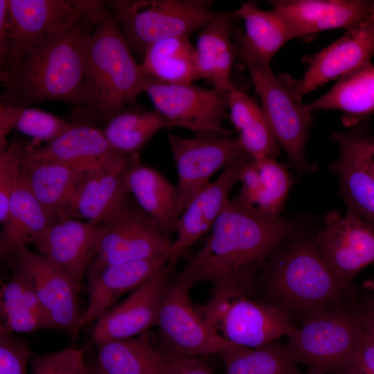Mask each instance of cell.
I'll return each mask as SVG.
<instances>
[{
  "label": "cell",
  "instance_id": "6da1fadb",
  "mask_svg": "<svg viewBox=\"0 0 374 374\" xmlns=\"http://www.w3.org/2000/svg\"><path fill=\"white\" fill-rule=\"evenodd\" d=\"M297 226L230 199L204 246L174 277L190 289L210 283L213 296L248 297L268 258Z\"/></svg>",
  "mask_w": 374,
  "mask_h": 374
},
{
  "label": "cell",
  "instance_id": "7a4b0ae2",
  "mask_svg": "<svg viewBox=\"0 0 374 374\" xmlns=\"http://www.w3.org/2000/svg\"><path fill=\"white\" fill-rule=\"evenodd\" d=\"M97 23L79 21L55 30L33 46L12 70L1 71V104L26 108L57 100L80 107L84 42Z\"/></svg>",
  "mask_w": 374,
  "mask_h": 374
},
{
  "label": "cell",
  "instance_id": "3957f363",
  "mask_svg": "<svg viewBox=\"0 0 374 374\" xmlns=\"http://www.w3.org/2000/svg\"><path fill=\"white\" fill-rule=\"evenodd\" d=\"M283 242L264 265L255 287L268 304L306 320L340 308L346 288L321 258L314 240Z\"/></svg>",
  "mask_w": 374,
  "mask_h": 374
},
{
  "label": "cell",
  "instance_id": "277c9868",
  "mask_svg": "<svg viewBox=\"0 0 374 374\" xmlns=\"http://www.w3.org/2000/svg\"><path fill=\"white\" fill-rule=\"evenodd\" d=\"M148 75L108 6L84 42L82 112L107 123L142 92Z\"/></svg>",
  "mask_w": 374,
  "mask_h": 374
},
{
  "label": "cell",
  "instance_id": "5b68a950",
  "mask_svg": "<svg viewBox=\"0 0 374 374\" xmlns=\"http://www.w3.org/2000/svg\"><path fill=\"white\" fill-rule=\"evenodd\" d=\"M237 55L247 67L260 100V106L278 145L300 174L316 169L305 156L312 113L301 103L296 80L287 75H274L270 64L235 46Z\"/></svg>",
  "mask_w": 374,
  "mask_h": 374
},
{
  "label": "cell",
  "instance_id": "8992f818",
  "mask_svg": "<svg viewBox=\"0 0 374 374\" xmlns=\"http://www.w3.org/2000/svg\"><path fill=\"white\" fill-rule=\"evenodd\" d=\"M134 55L143 57L152 44L170 37H186L224 12L208 0H116L107 1Z\"/></svg>",
  "mask_w": 374,
  "mask_h": 374
},
{
  "label": "cell",
  "instance_id": "52a82bcc",
  "mask_svg": "<svg viewBox=\"0 0 374 374\" xmlns=\"http://www.w3.org/2000/svg\"><path fill=\"white\" fill-rule=\"evenodd\" d=\"M287 338L286 346L299 364L344 374L364 335L357 310L342 307L306 320Z\"/></svg>",
  "mask_w": 374,
  "mask_h": 374
},
{
  "label": "cell",
  "instance_id": "ba28073f",
  "mask_svg": "<svg viewBox=\"0 0 374 374\" xmlns=\"http://www.w3.org/2000/svg\"><path fill=\"white\" fill-rule=\"evenodd\" d=\"M96 255L85 276L114 264L168 255L172 240L130 198L100 224Z\"/></svg>",
  "mask_w": 374,
  "mask_h": 374
},
{
  "label": "cell",
  "instance_id": "9c48e42d",
  "mask_svg": "<svg viewBox=\"0 0 374 374\" xmlns=\"http://www.w3.org/2000/svg\"><path fill=\"white\" fill-rule=\"evenodd\" d=\"M195 306L211 327L238 346L262 347L296 329L279 308L248 297L212 296L206 303Z\"/></svg>",
  "mask_w": 374,
  "mask_h": 374
},
{
  "label": "cell",
  "instance_id": "30bf717a",
  "mask_svg": "<svg viewBox=\"0 0 374 374\" xmlns=\"http://www.w3.org/2000/svg\"><path fill=\"white\" fill-rule=\"evenodd\" d=\"M12 51L6 66L12 70L36 44L55 30L79 21L97 23L107 3L93 0H6Z\"/></svg>",
  "mask_w": 374,
  "mask_h": 374
},
{
  "label": "cell",
  "instance_id": "8fae6325",
  "mask_svg": "<svg viewBox=\"0 0 374 374\" xmlns=\"http://www.w3.org/2000/svg\"><path fill=\"white\" fill-rule=\"evenodd\" d=\"M190 290L174 276L163 287L157 325L163 348L190 357L218 355L233 344L206 322L192 303Z\"/></svg>",
  "mask_w": 374,
  "mask_h": 374
},
{
  "label": "cell",
  "instance_id": "7c38bea8",
  "mask_svg": "<svg viewBox=\"0 0 374 374\" xmlns=\"http://www.w3.org/2000/svg\"><path fill=\"white\" fill-rule=\"evenodd\" d=\"M155 109L175 127L197 136H231L222 126L228 112L229 91L192 84H172L148 75L144 88Z\"/></svg>",
  "mask_w": 374,
  "mask_h": 374
},
{
  "label": "cell",
  "instance_id": "4fadbf2b",
  "mask_svg": "<svg viewBox=\"0 0 374 374\" xmlns=\"http://www.w3.org/2000/svg\"><path fill=\"white\" fill-rule=\"evenodd\" d=\"M168 138L178 173L175 188L179 217L217 170L247 154L238 138L231 136L185 138L170 132Z\"/></svg>",
  "mask_w": 374,
  "mask_h": 374
},
{
  "label": "cell",
  "instance_id": "5bb4252c",
  "mask_svg": "<svg viewBox=\"0 0 374 374\" xmlns=\"http://www.w3.org/2000/svg\"><path fill=\"white\" fill-rule=\"evenodd\" d=\"M318 251L346 289L364 268L374 262V227L350 209L326 216L314 238Z\"/></svg>",
  "mask_w": 374,
  "mask_h": 374
},
{
  "label": "cell",
  "instance_id": "9a60e30c",
  "mask_svg": "<svg viewBox=\"0 0 374 374\" xmlns=\"http://www.w3.org/2000/svg\"><path fill=\"white\" fill-rule=\"evenodd\" d=\"M15 265L29 278L38 299L55 329L69 332L75 338L82 326V314L78 305L81 285L39 253L27 248L19 249L13 256Z\"/></svg>",
  "mask_w": 374,
  "mask_h": 374
},
{
  "label": "cell",
  "instance_id": "2e32d148",
  "mask_svg": "<svg viewBox=\"0 0 374 374\" xmlns=\"http://www.w3.org/2000/svg\"><path fill=\"white\" fill-rule=\"evenodd\" d=\"M138 154L116 152L88 171L71 198L63 215L100 225L130 196L127 177Z\"/></svg>",
  "mask_w": 374,
  "mask_h": 374
},
{
  "label": "cell",
  "instance_id": "e0dca14e",
  "mask_svg": "<svg viewBox=\"0 0 374 374\" xmlns=\"http://www.w3.org/2000/svg\"><path fill=\"white\" fill-rule=\"evenodd\" d=\"M250 157L246 154L223 168L217 179L211 181L190 202L177 219L168 266L172 269L185 252L210 231L230 200L229 195L240 181L241 170Z\"/></svg>",
  "mask_w": 374,
  "mask_h": 374
},
{
  "label": "cell",
  "instance_id": "ac0fdd59",
  "mask_svg": "<svg viewBox=\"0 0 374 374\" xmlns=\"http://www.w3.org/2000/svg\"><path fill=\"white\" fill-rule=\"evenodd\" d=\"M172 269L166 264L123 301L100 318L91 331L92 341L125 339L157 326L161 296Z\"/></svg>",
  "mask_w": 374,
  "mask_h": 374
},
{
  "label": "cell",
  "instance_id": "d6986e66",
  "mask_svg": "<svg viewBox=\"0 0 374 374\" xmlns=\"http://www.w3.org/2000/svg\"><path fill=\"white\" fill-rule=\"evenodd\" d=\"M271 5L294 39L335 28L350 30L374 11V1L366 0H280Z\"/></svg>",
  "mask_w": 374,
  "mask_h": 374
},
{
  "label": "cell",
  "instance_id": "ffe728a7",
  "mask_svg": "<svg viewBox=\"0 0 374 374\" xmlns=\"http://www.w3.org/2000/svg\"><path fill=\"white\" fill-rule=\"evenodd\" d=\"M98 233L97 226L62 215L32 244L49 262L81 285L96 255Z\"/></svg>",
  "mask_w": 374,
  "mask_h": 374
},
{
  "label": "cell",
  "instance_id": "44dd1931",
  "mask_svg": "<svg viewBox=\"0 0 374 374\" xmlns=\"http://www.w3.org/2000/svg\"><path fill=\"white\" fill-rule=\"evenodd\" d=\"M374 55V11L357 27L316 54L303 78L296 80L302 97L330 80L371 62Z\"/></svg>",
  "mask_w": 374,
  "mask_h": 374
},
{
  "label": "cell",
  "instance_id": "7402d4cb",
  "mask_svg": "<svg viewBox=\"0 0 374 374\" xmlns=\"http://www.w3.org/2000/svg\"><path fill=\"white\" fill-rule=\"evenodd\" d=\"M168 258L164 255L111 265L87 275L89 300L82 314V326L96 321L123 294L150 279L167 264Z\"/></svg>",
  "mask_w": 374,
  "mask_h": 374
},
{
  "label": "cell",
  "instance_id": "603a6c76",
  "mask_svg": "<svg viewBox=\"0 0 374 374\" xmlns=\"http://www.w3.org/2000/svg\"><path fill=\"white\" fill-rule=\"evenodd\" d=\"M58 218L38 201L20 175L10 197L7 219L2 224L1 260L27 248Z\"/></svg>",
  "mask_w": 374,
  "mask_h": 374
},
{
  "label": "cell",
  "instance_id": "cb8c5ba5",
  "mask_svg": "<svg viewBox=\"0 0 374 374\" xmlns=\"http://www.w3.org/2000/svg\"><path fill=\"white\" fill-rule=\"evenodd\" d=\"M116 152L104 132L87 124L73 123L44 147L30 150L27 157L60 162L85 172L100 165Z\"/></svg>",
  "mask_w": 374,
  "mask_h": 374
},
{
  "label": "cell",
  "instance_id": "d4e9b609",
  "mask_svg": "<svg viewBox=\"0 0 374 374\" xmlns=\"http://www.w3.org/2000/svg\"><path fill=\"white\" fill-rule=\"evenodd\" d=\"M239 182L241 188L234 198L271 215H279L292 186L286 166L272 157L249 158L241 170Z\"/></svg>",
  "mask_w": 374,
  "mask_h": 374
},
{
  "label": "cell",
  "instance_id": "484cf974",
  "mask_svg": "<svg viewBox=\"0 0 374 374\" xmlns=\"http://www.w3.org/2000/svg\"><path fill=\"white\" fill-rule=\"evenodd\" d=\"M231 12L207 24L199 31L195 49L196 63L200 78L208 80L214 88L229 91L236 88L231 80V70L237 55L231 40Z\"/></svg>",
  "mask_w": 374,
  "mask_h": 374
},
{
  "label": "cell",
  "instance_id": "4316f807",
  "mask_svg": "<svg viewBox=\"0 0 374 374\" xmlns=\"http://www.w3.org/2000/svg\"><path fill=\"white\" fill-rule=\"evenodd\" d=\"M130 194L138 206L170 239L179 218L176 188L159 171L135 158L127 177Z\"/></svg>",
  "mask_w": 374,
  "mask_h": 374
},
{
  "label": "cell",
  "instance_id": "83f0119b",
  "mask_svg": "<svg viewBox=\"0 0 374 374\" xmlns=\"http://www.w3.org/2000/svg\"><path fill=\"white\" fill-rule=\"evenodd\" d=\"M87 172L60 162L31 159L26 154L21 177L38 201L60 217Z\"/></svg>",
  "mask_w": 374,
  "mask_h": 374
},
{
  "label": "cell",
  "instance_id": "f1b7e54d",
  "mask_svg": "<svg viewBox=\"0 0 374 374\" xmlns=\"http://www.w3.org/2000/svg\"><path fill=\"white\" fill-rule=\"evenodd\" d=\"M232 19L244 21V33L237 30L233 36L240 46L260 61L271 64L277 52L294 39L289 28L272 9L263 10L253 1L244 3L231 12Z\"/></svg>",
  "mask_w": 374,
  "mask_h": 374
},
{
  "label": "cell",
  "instance_id": "f546056e",
  "mask_svg": "<svg viewBox=\"0 0 374 374\" xmlns=\"http://www.w3.org/2000/svg\"><path fill=\"white\" fill-rule=\"evenodd\" d=\"M96 346V364L108 374H168L165 351L152 345L148 332Z\"/></svg>",
  "mask_w": 374,
  "mask_h": 374
},
{
  "label": "cell",
  "instance_id": "4dcf8cb0",
  "mask_svg": "<svg viewBox=\"0 0 374 374\" xmlns=\"http://www.w3.org/2000/svg\"><path fill=\"white\" fill-rule=\"evenodd\" d=\"M0 332L31 333L54 326L44 312L25 271L15 265L1 290Z\"/></svg>",
  "mask_w": 374,
  "mask_h": 374
},
{
  "label": "cell",
  "instance_id": "1f68e13d",
  "mask_svg": "<svg viewBox=\"0 0 374 374\" xmlns=\"http://www.w3.org/2000/svg\"><path fill=\"white\" fill-rule=\"evenodd\" d=\"M228 112L238 139L250 157L259 160L278 154V144L260 105L253 98L235 88L229 94Z\"/></svg>",
  "mask_w": 374,
  "mask_h": 374
},
{
  "label": "cell",
  "instance_id": "d6a6232c",
  "mask_svg": "<svg viewBox=\"0 0 374 374\" xmlns=\"http://www.w3.org/2000/svg\"><path fill=\"white\" fill-rule=\"evenodd\" d=\"M144 73L159 81L192 84L200 79L195 49L189 37H170L150 46L141 62Z\"/></svg>",
  "mask_w": 374,
  "mask_h": 374
},
{
  "label": "cell",
  "instance_id": "836d02e7",
  "mask_svg": "<svg viewBox=\"0 0 374 374\" xmlns=\"http://www.w3.org/2000/svg\"><path fill=\"white\" fill-rule=\"evenodd\" d=\"M303 106L310 113L340 110L352 121L371 113L374 110V66L371 62L341 75L328 92Z\"/></svg>",
  "mask_w": 374,
  "mask_h": 374
},
{
  "label": "cell",
  "instance_id": "e575fe53",
  "mask_svg": "<svg viewBox=\"0 0 374 374\" xmlns=\"http://www.w3.org/2000/svg\"><path fill=\"white\" fill-rule=\"evenodd\" d=\"M175 127L157 111L125 107L107 123L104 132L111 147L126 154H136L157 132Z\"/></svg>",
  "mask_w": 374,
  "mask_h": 374
},
{
  "label": "cell",
  "instance_id": "d590c367",
  "mask_svg": "<svg viewBox=\"0 0 374 374\" xmlns=\"http://www.w3.org/2000/svg\"><path fill=\"white\" fill-rule=\"evenodd\" d=\"M218 355L225 374H303L287 346L278 340L256 348L233 344Z\"/></svg>",
  "mask_w": 374,
  "mask_h": 374
},
{
  "label": "cell",
  "instance_id": "8d00e7d4",
  "mask_svg": "<svg viewBox=\"0 0 374 374\" xmlns=\"http://www.w3.org/2000/svg\"><path fill=\"white\" fill-rule=\"evenodd\" d=\"M330 166L339 179L340 193L348 206L374 227V179L345 146Z\"/></svg>",
  "mask_w": 374,
  "mask_h": 374
},
{
  "label": "cell",
  "instance_id": "74e56055",
  "mask_svg": "<svg viewBox=\"0 0 374 374\" xmlns=\"http://www.w3.org/2000/svg\"><path fill=\"white\" fill-rule=\"evenodd\" d=\"M30 149L23 143L11 142L0 152V222L8 217L11 195L20 178L24 159Z\"/></svg>",
  "mask_w": 374,
  "mask_h": 374
},
{
  "label": "cell",
  "instance_id": "f35d334b",
  "mask_svg": "<svg viewBox=\"0 0 374 374\" xmlns=\"http://www.w3.org/2000/svg\"><path fill=\"white\" fill-rule=\"evenodd\" d=\"M73 125L48 112L26 107L23 109L15 128L35 140L48 143L64 134Z\"/></svg>",
  "mask_w": 374,
  "mask_h": 374
},
{
  "label": "cell",
  "instance_id": "ab89813d",
  "mask_svg": "<svg viewBox=\"0 0 374 374\" xmlns=\"http://www.w3.org/2000/svg\"><path fill=\"white\" fill-rule=\"evenodd\" d=\"M81 349L69 348L55 353L33 354L31 374H89Z\"/></svg>",
  "mask_w": 374,
  "mask_h": 374
},
{
  "label": "cell",
  "instance_id": "60d3db41",
  "mask_svg": "<svg viewBox=\"0 0 374 374\" xmlns=\"http://www.w3.org/2000/svg\"><path fill=\"white\" fill-rule=\"evenodd\" d=\"M33 354L24 340L12 333L0 332V374H27Z\"/></svg>",
  "mask_w": 374,
  "mask_h": 374
},
{
  "label": "cell",
  "instance_id": "b9f144b4",
  "mask_svg": "<svg viewBox=\"0 0 374 374\" xmlns=\"http://www.w3.org/2000/svg\"><path fill=\"white\" fill-rule=\"evenodd\" d=\"M332 139L346 147L374 179V141L350 133H335Z\"/></svg>",
  "mask_w": 374,
  "mask_h": 374
},
{
  "label": "cell",
  "instance_id": "7bdbcfd3",
  "mask_svg": "<svg viewBox=\"0 0 374 374\" xmlns=\"http://www.w3.org/2000/svg\"><path fill=\"white\" fill-rule=\"evenodd\" d=\"M162 348L166 357L168 374H214L202 357L182 355Z\"/></svg>",
  "mask_w": 374,
  "mask_h": 374
},
{
  "label": "cell",
  "instance_id": "ee69618b",
  "mask_svg": "<svg viewBox=\"0 0 374 374\" xmlns=\"http://www.w3.org/2000/svg\"><path fill=\"white\" fill-rule=\"evenodd\" d=\"M344 374H374V343L364 340Z\"/></svg>",
  "mask_w": 374,
  "mask_h": 374
},
{
  "label": "cell",
  "instance_id": "f6af8a7d",
  "mask_svg": "<svg viewBox=\"0 0 374 374\" xmlns=\"http://www.w3.org/2000/svg\"><path fill=\"white\" fill-rule=\"evenodd\" d=\"M12 51V37L8 19L6 0H0V66L3 69Z\"/></svg>",
  "mask_w": 374,
  "mask_h": 374
},
{
  "label": "cell",
  "instance_id": "bcb514c9",
  "mask_svg": "<svg viewBox=\"0 0 374 374\" xmlns=\"http://www.w3.org/2000/svg\"><path fill=\"white\" fill-rule=\"evenodd\" d=\"M24 109L0 103V152L8 145L7 136L15 127Z\"/></svg>",
  "mask_w": 374,
  "mask_h": 374
},
{
  "label": "cell",
  "instance_id": "7dc6e473",
  "mask_svg": "<svg viewBox=\"0 0 374 374\" xmlns=\"http://www.w3.org/2000/svg\"><path fill=\"white\" fill-rule=\"evenodd\" d=\"M364 338L374 343V298L356 309Z\"/></svg>",
  "mask_w": 374,
  "mask_h": 374
},
{
  "label": "cell",
  "instance_id": "c3c4849f",
  "mask_svg": "<svg viewBox=\"0 0 374 374\" xmlns=\"http://www.w3.org/2000/svg\"><path fill=\"white\" fill-rule=\"evenodd\" d=\"M89 374H108L103 371L97 364L93 366H88Z\"/></svg>",
  "mask_w": 374,
  "mask_h": 374
},
{
  "label": "cell",
  "instance_id": "681fc988",
  "mask_svg": "<svg viewBox=\"0 0 374 374\" xmlns=\"http://www.w3.org/2000/svg\"><path fill=\"white\" fill-rule=\"evenodd\" d=\"M304 374H327V373L316 370V369L308 368V371Z\"/></svg>",
  "mask_w": 374,
  "mask_h": 374
}]
</instances>
